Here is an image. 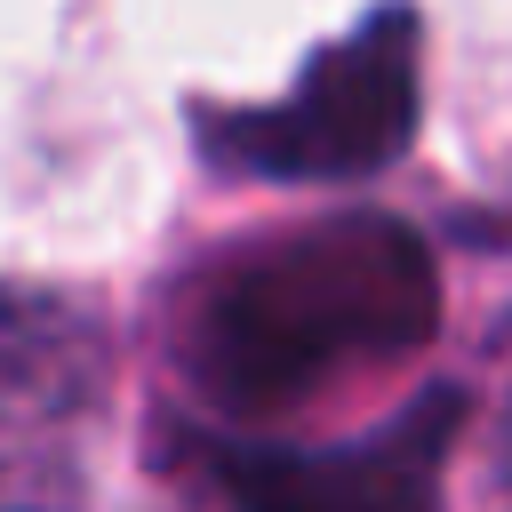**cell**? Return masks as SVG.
Segmentation results:
<instances>
[{
  "label": "cell",
  "instance_id": "obj_1",
  "mask_svg": "<svg viewBox=\"0 0 512 512\" xmlns=\"http://www.w3.org/2000/svg\"><path fill=\"white\" fill-rule=\"evenodd\" d=\"M440 328V264L416 224L344 208L208 264L176 312V376L224 424L296 416L416 360Z\"/></svg>",
  "mask_w": 512,
  "mask_h": 512
},
{
  "label": "cell",
  "instance_id": "obj_2",
  "mask_svg": "<svg viewBox=\"0 0 512 512\" xmlns=\"http://www.w3.org/2000/svg\"><path fill=\"white\" fill-rule=\"evenodd\" d=\"M424 88V24L408 0L368 8L344 40H328L280 104L208 112V160L272 184H360L408 152Z\"/></svg>",
  "mask_w": 512,
  "mask_h": 512
},
{
  "label": "cell",
  "instance_id": "obj_3",
  "mask_svg": "<svg viewBox=\"0 0 512 512\" xmlns=\"http://www.w3.org/2000/svg\"><path fill=\"white\" fill-rule=\"evenodd\" d=\"M456 424H464V392L440 384L344 448L200 440V464L232 512H432Z\"/></svg>",
  "mask_w": 512,
  "mask_h": 512
},
{
  "label": "cell",
  "instance_id": "obj_4",
  "mask_svg": "<svg viewBox=\"0 0 512 512\" xmlns=\"http://www.w3.org/2000/svg\"><path fill=\"white\" fill-rule=\"evenodd\" d=\"M104 336L48 288H0V496L72 480V432L96 408Z\"/></svg>",
  "mask_w": 512,
  "mask_h": 512
},
{
  "label": "cell",
  "instance_id": "obj_5",
  "mask_svg": "<svg viewBox=\"0 0 512 512\" xmlns=\"http://www.w3.org/2000/svg\"><path fill=\"white\" fill-rule=\"evenodd\" d=\"M0 512H80V480H40V488H8Z\"/></svg>",
  "mask_w": 512,
  "mask_h": 512
},
{
  "label": "cell",
  "instance_id": "obj_6",
  "mask_svg": "<svg viewBox=\"0 0 512 512\" xmlns=\"http://www.w3.org/2000/svg\"><path fill=\"white\" fill-rule=\"evenodd\" d=\"M504 472H512V408H504Z\"/></svg>",
  "mask_w": 512,
  "mask_h": 512
}]
</instances>
